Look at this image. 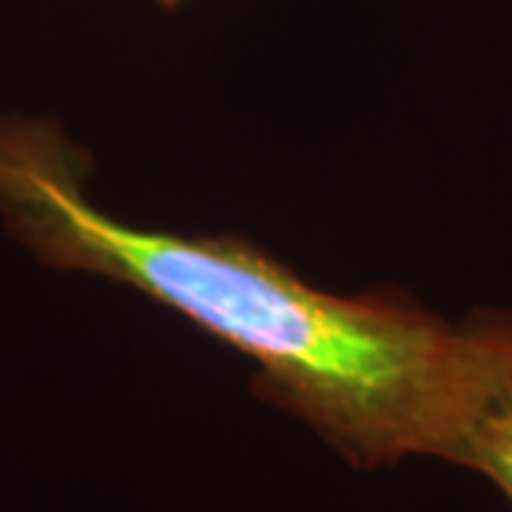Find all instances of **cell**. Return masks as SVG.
Returning <instances> with one entry per match:
<instances>
[{"label": "cell", "instance_id": "cell-3", "mask_svg": "<svg viewBox=\"0 0 512 512\" xmlns=\"http://www.w3.org/2000/svg\"><path fill=\"white\" fill-rule=\"evenodd\" d=\"M160 6H165V9H174V6H180L183 0H157Z\"/></svg>", "mask_w": 512, "mask_h": 512}, {"label": "cell", "instance_id": "cell-2", "mask_svg": "<svg viewBox=\"0 0 512 512\" xmlns=\"http://www.w3.org/2000/svg\"><path fill=\"white\" fill-rule=\"evenodd\" d=\"M461 325L467 382L441 461L487 478L512 507V308H484Z\"/></svg>", "mask_w": 512, "mask_h": 512}, {"label": "cell", "instance_id": "cell-1", "mask_svg": "<svg viewBox=\"0 0 512 512\" xmlns=\"http://www.w3.org/2000/svg\"><path fill=\"white\" fill-rule=\"evenodd\" d=\"M55 123L0 120V214L63 271L131 285L256 365L268 402L356 467L444 458L467 333L407 299L333 296L237 237L146 231L94 208Z\"/></svg>", "mask_w": 512, "mask_h": 512}]
</instances>
